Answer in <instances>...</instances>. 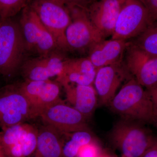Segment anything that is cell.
<instances>
[{
    "label": "cell",
    "instance_id": "obj_5",
    "mask_svg": "<svg viewBox=\"0 0 157 157\" xmlns=\"http://www.w3.org/2000/svg\"><path fill=\"white\" fill-rule=\"evenodd\" d=\"M153 22L144 0H124L111 39L137 37Z\"/></svg>",
    "mask_w": 157,
    "mask_h": 157
},
{
    "label": "cell",
    "instance_id": "obj_22",
    "mask_svg": "<svg viewBox=\"0 0 157 157\" xmlns=\"http://www.w3.org/2000/svg\"><path fill=\"white\" fill-rule=\"evenodd\" d=\"M33 0H0V18H12L29 6Z\"/></svg>",
    "mask_w": 157,
    "mask_h": 157
},
{
    "label": "cell",
    "instance_id": "obj_12",
    "mask_svg": "<svg viewBox=\"0 0 157 157\" xmlns=\"http://www.w3.org/2000/svg\"><path fill=\"white\" fill-rule=\"evenodd\" d=\"M126 67L137 82L146 89L157 84V57L152 56L134 44L127 49Z\"/></svg>",
    "mask_w": 157,
    "mask_h": 157
},
{
    "label": "cell",
    "instance_id": "obj_4",
    "mask_svg": "<svg viewBox=\"0 0 157 157\" xmlns=\"http://www.w3.org/2000/svg\"><path fill=\"white\" fill-rule=\"evenodd\" d=\"M66 6L71 19L65 33L69 50H88L96 43L105 39L91 21L86 7L78 5Z\"/></svg>",
    "mask_w": 157,
    "mask_h": 157
},
{
    "label": "cell",
    "instance_id": "obj_19",
    "mask_svg": "<svg viewBox=\"0 0 157 157\" xmlns=\"http://www.w3.org/2000/svg\"><path fill=\"white\" fill-rule=\"evenodd\" d=\"M63 135L52 127L43 124L39 128L36 148L29 157H63Z\"/></svg>",
    "mask_w": 157,
    "mask_h": 157
},
{
    "label": "cell",
    "instance_id": "obj_24",
    "mask_svg": "<svg viewBox=\"0 0 157 157\" xmlns=\"http://www.w3.org/2000/svg\"><path fill=\"white\" fill-rule=\"evenodd\" d=\"M62 5L67 6L68 5H78V6L87 7L88 5H90L96 0H52Z\"/></svg>",
    "mask_w": 157,
    "mask_h": 157
},
{
    "label": "cell",
    "instance_id": "obj_15",
    "mask_svg": "<svg viewBox=\"0 0 157 157\" xmlns=\"http://www.w3.org/2000/svg\"><path fill=\"white\" fill-rule=\"evenodd\" d=\"M124 0H96L86 7L91 21L104 38L112 36Z\"/></svg>",
    "mask_w": 157,
    "mask_h": 157
},
{
    "label": "cell",
    "instance_id": "obj_23",
    "mask_svg": "<svg viewBox=\"0 0 157 157\" xmlns=\"http://www.w3.org/2000/svg\"><path fill=\"white\" fill-rule=\"evenodd\" d=\"M100 154L99 147L93 141L82 146L76 157H100Z\"/></svg>",
    "mask_w": 157,
    "mask_h": 157
},
{
    "label": "cell",
    "instance_id": "obj_11",
    "mask_svg": "<svg viewBox=\"0 0 157 157\" xmlns=\"http://www.w3.org/2000/svg\"><path fill=\"white\" fill-rule=\"evenodd\" d=\"M18 85L30 104L33 119L39 117L46 108L61 99V85L57 81L25 80Z\"/></svg>",
    "mask_w": 157,
    "mask_h": 157
},
{
    "label": "cell",
    "instance_id": "obj_32",
    "mask_svg": "<svg viewBox=\"0 0 157 157\" xmlns=\"http://www.w3.org/2000/svg\"><path fill=\"white\" fill-rule=\"evenodd\" d=\"M100 157H101V156H100Z\"/></svg>",
    "mask_w": 157,
    "mask_h": 157
},
{
    "label": "cell",
    "instance_id": "obj_30",
    "mask_svg": "<svg viewBox=\"0 0 157 157\" xmlns=\"http://www.w3.org/2000/svg\"><path fill=\"white\" fill-rule=\"evenodd\" d=\"M1 20H2V19H1V18H0V22H1Z\"/></svg>",
    "mask_w": 157,
    "mask_h": 157
},
{
    "label": "cell",
    "instance_id": "obj_20",
    "mask_svg": "<svg viewBox=\"0 0 157 157\" xmlns=\"http://www.w3.org/2000/svg\"><path fill=\"white\" fill-rule=\"evenodd\" d=\"M70 140L64 144L63 157H76L82 146L93 141L90 131H81L69 135Z\"/></svg>",
    "mask_w": 157,
    "mask_h": 157
},
{
    "label": "cell",
    "instance_id": "obj_28",
    "mask_svg": "<svg viewBox=\"0 0 157 157\" xmlns=\"http://www.w3.org/2000/svg\"><path fill=\"white\" fill-rule=\"evenodd\" d=\"M0 157H8L6 155V151L3 147L1 137H0Z\"/></svg>",
    "mask_w": 157,
    "mask_h": 157
},
{
    "label": "cell",
    "instance_id": "obj_26",
    "mask_svg": "<svg viewBox=\"0 0 157 157\" xmlns=\"http://www.w3.org/2000/svg\"><path fill=\"white\" fill-rule=\"evenodd\" d=\"M154 22L157 21V0H144Z\"/></svg>",
    "mask_w": 157,
    "mask_h": 157
},
{
    "label": "cell",
    "instance_id": "obj_14",
    "mask_svg": "<svg viewBox=\"0 0 157 157\" xmlns=\"http://www.w3.org/2000/svg\"><path fill=\"white\" fill-rule=\"evenodd\" d=\"M59 52H54L23 62L20 71L25 80L42 81L58 76L66 59Z\"/></svg>",
    "mask_w": 157,
    "mask_h": 157
},
{
    "label": "cell",
    "instance_id": "obj_6",
    "mask_svg": "<svg viewBox=\"0 0 157 157\" xmlns=\"http://www.w3.org/2000/svg\"><path fill=\"white\" fill-rule=\"evenodd\" d=\"M19 23L27 51L41 56L60 50L54 37L30 6L23 10Z\"/></svg>",
    "mask_w": 157,
    "mask_h": 157
},
{
    "label": "cell",
    "instance_id": "obj_31",
    "mask_svg": "<svg viewBox=\"0 0 157 157\" xmlns=\"http://www.w3.org/2000/svg\"><path fill=\"white\" fill-rule=\"evenodd\" d=\"M122 157H127L124 156L123 155Z\"/></svg>",
    "mask_w": 157,
    "mask_h": 157
},
{
    "label": "cell",
    "instance_id": "obj_7",
    "mask_svg": "<svg viewBox=\"0 0 157 157\" xmlns=\"http://www.w3.org/2000/svg\"><path fill=\"white\" fill-rule=\"evenodd\" d=\"M30 6L56 40L59 49L69 50L66 41V30L71 22L67 7L52 0H33Z\"/></svg>",
    "mask_w": 157,
    "mask_h": 157
},
{
    "label": "cell",
    "instance_id": "obj_13",
    "mask_svg": "<svg viewBox=\"0 0 157 157\" xmlns=\"http://www.w3.org/2000/svg\"><path fill=\"white\" fill-rule=\"evenodd\" d=\"M130 72L120 63L97 69L94 86L99 105H108Z\"/></svg>",
    "mask_w": 157,
    "mask_h": 157
},
{
    "label": "cell",
    "instance_id": "obj_27",
    "mask_svg": "<svg viewBox=\"0 0 157 157\" xmlns=\"http://www.w3.org/2000/svg\"><path fill=\"white\" fill-rule=\"evenodd\" d=\"M142 157H157V138Z\"/></svg>",
    "mask_w": 157,
    "mask_h": 157
},
{
    "label": "cell",
    "instance_id": "obj_10",
    "mask_svg": "<svg viewBox=\"0 0 157 157\" xmlns=\"http://www.w3.org/2000/svg\"><path fill=\"white\" fill-rule=\"evenodd\" d=\"M39 128L26 122L2 129L0 137L8 157H29L37 145Z\"/></svg>",
    "mask_w": 157,
    "mask_h": 157
},
{
    "label": "cell",
    "instance_id": "obj_16",
    "mask_svg": "<svg viewBox=\"0 0 157 157\" xmlns=\"http://www.w3.org/2000/svg\"><path fill=\"white\" fill-rule=\"evenodd\" d=\"M97 70L88 57L66 59L56 81L61 86L65 83L93 85Z\"/></svg>",
    "mask_w": 157,
    "mask_h": 157
},
{
    "label": "cell",
    "instance_id": "obj_9",
    "mask_svg": "<svg viewBox=\"0 0 157 157\" xmlns=\"http://www.w3.org/2000/svg\"><path fill=\"white\" fill-rule=\"evenodd\" d=\"M39 117L43 124L64 135L78 131H90L87 118L61 99L46 108Z\"/></svg>",
    "mask_w": 157,
    "mask_h": 157
},
{
    "label": "cell",
    "instance_id": "obj_2",
    "mask_svg": "<svg viewBox=\"0 0 157 157\" xmlns=\"http://www.w3.org/2000/svg\"><path fill=\"white\" fill-rule=\"evenodd\" d=\"M27 51L19 23L12 18L0 22V74L10 78L14 76L23 63Z\"/></svg>",
    "mask_w": 157,
    "mask_h": 157
},
{
    "label": "cell",
    "instance_id": "obj_17",
    "mask_svg": "<svg viewBox=\"0 0 157 157\" xmlns=\"http://www.w3.org/2000/svg\"><path fill=\"white\" fill-rule=\"evenodd\" d=\"M130 42L120 39H111L98 42L88 50L87 57L96 69L121 62L123 55Z\"/></svg>",
    "mask_w": 157,
    "mask_h": 157
},
{
    "label": "cell",
    "instance_id": "obj_8",
    "mask_svg": "<svg viewBox=\"0 0 157 157\" xmlns=\"http://www.w3.org/2000/svg\"><path fill=\"white\" fill-rule=\"evenodd\" d=\"M30 106L18 83L0 88L1 129L33 119Z\"/></svg>",
    "mask_w": 157,
    "mask_h": 157
},
{
    "label": "cell",
    "instance_id": "obj_29",
    "mask_svg": "<svg viewBox=\"0 0 157 157\" xmlns=\"http://www.w3.org/2000/svg\"><path fill=\"white\" fill-rule=\"evenodd\" d=\"M155 126L156 127V128L157 129V122L155 124Z\"/></svg>",
    "mask_w": 157,
    "mask_h": 157
},
{
    "label": "cell",
    "instance_id": "obj_18",
    "mask_svg": "<svg viewBox=\"0 0 157 157\" xmlns=\"http://www.w3.org/2000/svg\"><path fill=\"white\" fill-rule=\"evenodd\" d=\"M67 101L87 119L92 116L98 105L97 93L93 85L65 83L62 85Z\"/></svg>",
    "mask_w": 157,
    "mask_h": 157
},
{
    "label": "cell",
    "instance_id": "obj_25",
    "mask_svg": "<svg viewBox=\"0 0 157 157\" xmlns=\"http://www.w3.org/2000/svg\"><path fill=\"white\" fill-rule=\"evenodd\" d=\"M146 90L148 92L152 103L155 117L156 123L157 122V84L151 87L146 89Z\"/></svg>",
    "mask_w": 157,
    "mask_h": 157
},
{
    "label": "cell",
    "instance_id": "obj_3",
    "mask_svg": "<svg viewBox=\"0 0 157 157\" xmlns=\"http://www.w3.org/2000/svg\"><path fill=\"white\" fill-rule=\"evenodd\" d=\"M143 123L123 119L116 124L110 133L112 143L127 157H142L156 137Z\"/></svg>",
    "mask_w": 157,
    "mask_h": 157
},
{
    "label": "cell",
    "instance_id": "obj_1",
    "mask_svg": "<svg viewBox=\"0 0 157 157\" xmlns=\"http://www.w3.org/2000/svg\"><path fill=\"white\" fill-rule=\"evenodd\" d=\"M113 112L123 118L155 124L153 106L147 90L134 77L129 78L108 104Z\"/></svg>",
    "mask_w": 157,
    "mask_h": 157
},
{
    "label": "cell",
    "instance_id": "obj_21",
    "mask_svg": "<svg viewBox=\"0 0 157 157\" xmlns=\"http://www.w3.org/2000/svg\"><path fill=\"white\" fill-rule=\"evenodd\" d=\"M134 44L150 55L157 57V21L138 36Z\"/></svg>",
    "mask_w": 157,
    "mask_h": 157
}]
</instances>
